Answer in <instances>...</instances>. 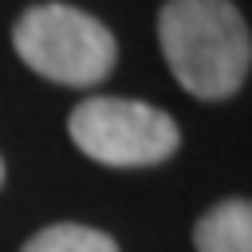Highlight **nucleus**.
Returning <instances> with one entry per match:
<instances>
[{
  "label": "nucleus",
  "instance_id": "1",
  "mask_svg": "<svg viewBox=\"0 0 252 252\" xmlns=\"http://www.w3.org/2000/svg\"><path fill=\"white\" fill-rule=\"evenodd\" d=\"M158 39L173 79L197 98H228L248 79L252 35L232 0H165Z\"/></svg>",
  "mask_w": 252,
  "mask_h": 252
},
{
  "label": "nucleus",
  "instance_id": "3",
  "mask_svg": "<svg viewBox=\"0 0 252 252\" xmlns=\"http://www.w3.org/2000/svg\"><path fill=\"white\" fill-rule=\"evenodd\" d=\"M67 130L79 154H87L98 165H114V169L158 165L173 158V150L181 146L177 122L142 98L94 94L71 110Z\"/></svg>",
  "mask_w": 252,
  "mask_h": 252
},
{
  "label": "nucleus",
  "instance_id": "6",
  "mask_svg": "<svg viewBox=\"0 0 252 252\" xmlns=\"http://www.w3.org/2000/svg\"><path fill=\"white\" fill-rule=\"evenodd\" d=\"M0 185H4V158H0Z\"/></svg>",
  "mask_w": 252,
  "mask_h": 252
},
{
  "label": "nucleus",
  "instance_id": "2",
  "mask_svg": "<svg viewBox=\"0 0 252 252\" xmlns=\"http://www.w3.org/2000/svg\"><path fill=\"white\" fill-rule=\"evenodd\" d=\"M16 55L63 87H94L114 71L118 43L102 20L71 4H35L12 28Z\"/></svg>",
  "mask_w": 252,
  "mask_h": 252
},
{
  "label": "nucleus",
  "instance_id": "4",
  "mask_svg": "<svg viewBox=\"0 0 252 252\" xmlns=\"http://www.w3.org/2000/svg\"><path fill=\"white\" fill-rule=\"evenodd\" d=\"M197 252H252V205L244 197H228L213 205L193 228Z\"/></svg>",
  "mask_w": 252,
  "mask_h": 252
},
{
  "label": "nucleus",
  "instance_id": "5",
  "mask_svg": "<svg viewBox=\"0 0 252 252\" xmlns=\"http://www.w3.org/2000/svg\"><path fill=\"white\" fill-rule=\"evenodd\" d=\"M20 252H118V244L91 224H47Z\"/></svg>",
  "mask_w": 252,
  "mask_h": 252
}]
</instances>
